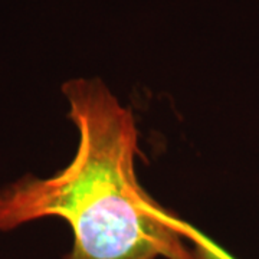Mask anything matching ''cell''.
<instances>
[{"instance_id": "1", "label": "cell", "mask_w": 259, "mask_h": 259, "mask_svg": "<svg viewBox=\"0 0 259 259\" xmlns=\"http://www.w3.org/2000/svg\"><path fill=\"white\" fill-rule=\"evenodd\" d=\"M79 133L72 161L49 179L25 176L0 192V232L56 216L74 243L64 259H193L182 221L140 186L139 130L98 78L64 83Z\"/></svg>"}, {"instance_id": "2", "label": "cell", "mask_w": 259, "mask_h": 259, "mask_svg": "<svg viewBox=\"0 0 259 259\" xmlns=\"http://www.w3.org/2000/svg\"><path fill=\"white\" fill-rule=\"evenodd\" d=\"M182 233L186 241L190 243L193 259H236L219 243L212 241L209 236L197 231L192 225L182 221Z\"/></svg>"}]
</instances>
